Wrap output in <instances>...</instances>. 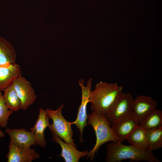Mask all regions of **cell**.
<instances>
[{
  "mask_svg": "<svg viewBox=\"0 0 162 162\" xmlns=\"http://www.w3.org/2000/svg\"><path fill=\"white\" fill-rule=\"evenodd\" d=\"M140 124L139 120L132 115L112 124L111 127L118 139V142H122Z\"/></svg>",
  "mask_w": 162,
  "mask_h": 162,
  "instance_id": "30bf717a",
  "label": "cell"
},
{
  "mask_svg": "<svg viewBox=\"0 0 162 162\" xmlns=\"http://www.w3.org/2000/svg\"><path fill=\"white\" fill-rule=\"evenodd\" d=\"M3 92V98L6 106L9 109L13 111H16L21 109V100L12 84L5 89Z\"/></svg>",
  "mask_w": 162,
  "mask_h": 162,
  "instance_id": "e0dca14e",
  "label": "cell"
},
{
  "mask_svg": "<svg viewBox=\"0 0 162 162\" xmlns=\"http://www.w3.org/2000/svg\"><path fill=\"white\" fill-rule=\"evenodd\" d=\"M49 118L46 110L41 108L39 110V114L35 123L30 128L35 138V144L40 147H45L46 142L45 139L44 131L50 125Z\"/></svg>",
  "mask_w": 162,
  "mask_h": 162,
  "instance_id": "8fae6325",
  "label": "cell"
},
{
  "mask_svg": "<svg viewBox=\"0 0 162 162\" xmlns=\"http://www.w3.org/2000/svg\"><path fill=\"white\" fill-rule=\"evenodd\" d=\"M132 95L122 93L106 116L110 122L114 124L133 115Z\"/></svg>",
  "mask_w": 162,
  "mask_h": 162,
  "instance_id": "5b68a950",
  "label": "cell"
},
{
  "mask_svg": "<svg viewBox=\"0 0 162 162\" xmlns=\"http://www.w3.org/2000/svg\"><path fill=\"white\" fill-rule=\"evenodd\" d=\"M14 111L9 109L4 101L2 92H0V126L2 128L6 127L10 116Z\"/></svg>",
  "mask_w": 162,
  "mask_h": 162,
  "instance_id": "ffe728a7",
  "label": "cell"
},
{
  "mask_svg": "<svg viewBox=\"0 0 162 162\" xmlns=\"http://www.w3.org/2000/svg\"><path fill=\"white\" fill-rule=\"evenodd\" d=\"M140 125L146 131L162 128V111L156 109L140 122Z\"/></svg>",
  "mask_w": 162,
  "mask_h": 162,
  "instance_id": "2e32d148",
  "label": "cell"
},
{
  "mask_svg": "<svg viewBox=\"0 0 162 162\" xmlns=\"http://www.w3.org/2000/svg\"><path fill=\"white\" fill-rule=\"evenodd\" d=\"M158 103L151 97L141 95L133 99V115L140 122L147 115L157 109Z\"/></svg>",
  "mask_w": 162,
  "mask_h": 162,
  "instance_id": "9c48e42d",
  "label": "cell"
},
{
  "mask_svg": "<svg viewBox=\"0 0 162 162\" xmlns=\"http://www.w3.org/2000/svg\"><path fill=\"white\" fill-rule=\"evenodd\" d=\"M87 124L93 127L95 134L96 142L93 148L87 155V158L93 160L100 147L108 142H118V139L111 127V124L106 116L92 112L88 116Z\"/></svg>",
  "mask_w": 162,
  "mask_h": 162,
  "instance_id": "3957f363",
  "label": "cell"
},
{
  "mask_svg": "<svg viewBox=\"0 0 162 162\" xmlns=\"http://www.w3.org/2000/svg\"><path fill=\"white\" fill-rule=\"evenodd\" d=\"M4 135L5 134L0 129V137H3L4 136Z\"/></svg>",
  "mask_w": 162,
  "mask_h": 162,
  "instance_id": "44dd1931",
  "label": "cell"
},
{
  "mask_svg": "<svg viewBox=\"0 0 162 162\" xmlns=\"http://www.w3.org/2000/svg\"><path fill=\"white\" fill-rule=\"evenodd\" d=\"M5 132L9 135L10 140L19 146L30 147L35 144V137L31 131L23 128L12 129L7 128Z\"/></svg>",
  "mask_w": 162,
  "mask_h": 162,
  "instance_id": "5bb4252c",
  "label": "cell"
},
{
  "mask_svg": "<svg viewBox=\"0 0 162 162\" xmlns=\"http://www.w3.org/2000/svg\"><path fill=\"white\" fill-rule=\"evenodd\" d=\"M126 140L130 145L139 148H146L148 147L146 131L140 125L133 131Z\"/></svg>",
  "mask_w": 162,
  "mask_h": 162,
  "instance_id": "ac0fdd59",
  "label": "cell"
},
{
  "mask_svg": "<svg viewBox=\"0 0 162 162\" xmlns=\"http://www.w3.org/2000/svg\"><path fill=\"white\" fill-rule=\"evenodd\" d=\"M107 162H120L130 159L134 161L160 162L148 147L142 148L130 145H126L121 142H110L106 146Z\"/></svg>",
  "mask_w": 162,
  "mask_h": 162,
  "instance_id": "7a4b0ae2",
  "label": "cell"
},
{
  "mask_svg": "<svg viewBox=\"0 0 162 162\" xmlns=\"http://www.w3.org/2000/svg\"><path fill=\"white\" fill-rule=\"evenodd\" d=\"M21 74L20 66L16 63L0 65V92L12 84Z\"/></svg>",
  "mask_w": 162,
  "mask_h": 162,
  "instance_id": "4fadbf2b",
  "label": "cell"
},
{
  "mask_svg": "<svg viewBox=\"0 0 162 162\" xmlns=\"http://www.w3.org/2000/svg\"><path fill=\"white\" fill-rule=\"evenodd\" d=\"M16 56L12 45L0 36V65L16 63Z\"/></svg>",
  "mask_w": 162,
  "mask_h": 162,
  "instance_id": "9a60e30c",
  "label": "cell"
},
{
  "mask_svg": "<svg viewBox=\"0 0 162 162\" xmlns=\"http://www.w3.org/2000/svg\"><path fill=\"white\" fill-rule=\"evenodd\" d=\"M146 135L148 146L151 150H155L162 147V128L146 131Z\"/></svg>",
  "mask_w": 162,
  "mask_h": 162,
  "instance_id": "d6986e66",
  "label": "cell"
},
{
  "mask_svg": "<svg viewBox=\"0 0 162 162\" xmlns=\"http://www.w3.org/2000/svg\"><path fill=\"white\" fill-rule=\"evenodd\" d=\"M12 85L21 100V109L26 110L34 103L36 98L31 82L21 74L14 79Z\"/></svg>",
  "mask_w": 162,
  "mask_h": 162,
  "instance_id": "52a82bcc",
  "label": "cell"
},
{
  "mask_svg": "<svg viewBox=\"0 0 162 162\" xmlns=\"http://www.w3.org/2000/svg\"><path fill=\"white\" fill-rule=\"evenodd\" d=\"M122 87L116 82L100 81L92 91L89 103L92 112L106 116L122 93Z\"/></svg>",
  "mask_w": 162,
  "mask_h": 162,
  "instance_id": "6da1fadb",
  "label": "cell"
},
{
  "mask_svg": "<svg viewBox=\"0 0 162 162\" xmlns=\"http://www.w3.org/2000/svg\"><path fill=\"white\" fill-rule=\"evenodd\" d=\"M63 104L60 106L55 110L51 109L46 110L49 118L52 120V123L49 127L52 132L64 142L77 148L72 137L74 134L71 128V122H68L62 114Z\"/></svg>",
  "mask_w": 162,
  "mask_h": 162,
  "instance_id": "277c9868",
  "label": "cell"
},
{
  "mask_svg": "<svg viewBox=\"0 0 162 162\" xmlns=\"http://www.w3.org/2000/svg\"><path fill=\"white\" fill-rule=\"evenodd\" d=\"M40 158L34 149L19 146L10 140L7 155L8 162H31Z\"/></svg>",
  "mask_w": 162,
  "mask_h": 162,
  "instance_id": "ba28073f",
  "label": "cell"
},
{
  "mask_svg": "<svg viewBox=\"0 0 162 162\" xmlns=\"http://www.w3.org/2000/svg\"><path fill=\"white\" fill-rule=\"evenodd\" d=\"M52 134L53 141L57 142L61 148L60 155L63 158L65 162H78L81 158L87 156L88 152V151H80L74 146L64 142L58 136L53 133Z\"/></svg>",
  "mask_w": 162,
  "mask_h": 162,
  "instance_id": "7c38bea8",
  "label": "cell"
},
{
  "mask_svg": "<svg viewBox=\"0 0 162 162\" xmlns=\"http://www.w3.org/2000/svg\"><path fill=\"white\" fill-rule=\"evenodd\" d=\"M92 79L90 78L87 81V84L84 85L85 80L83 79L79 80V84L81 88L82 101L78 110L77 117L76 120L71 122L79 129L80 132V141H83L82 135L85 127L87 125L88 116L87 112V106L89 103V97L92 91Z\"/></svg>",
  "mask_w": 162,
  "mask_h": 162,
  "instance_id": "8992f818",
  "label": "cell"
}]
</instances>
